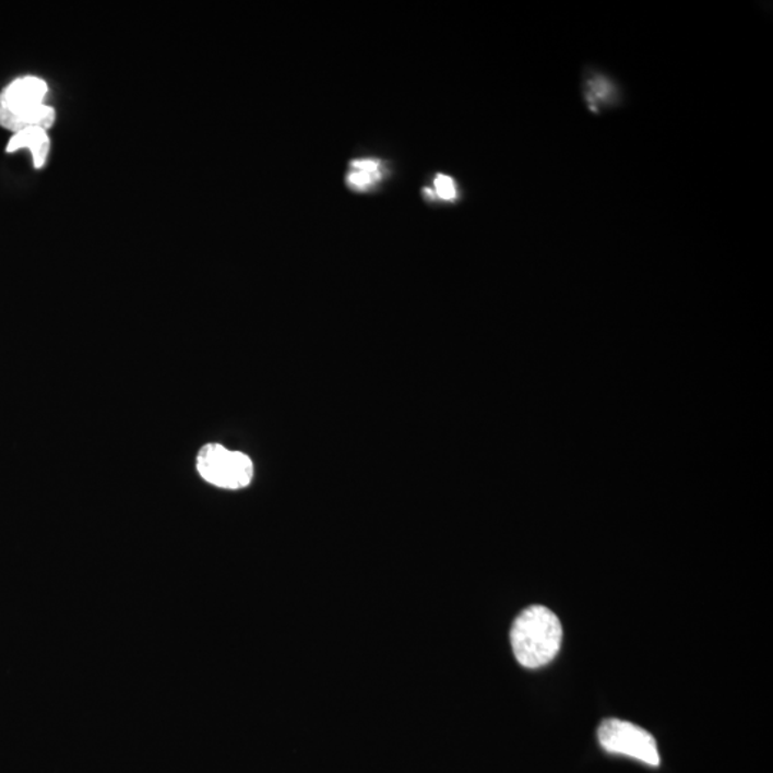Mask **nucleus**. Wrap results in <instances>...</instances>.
<instances>
[{
	"label": "nucleus",
	"mask_w": 773,
	"mask_h": 773,
	"mask_svg": "<svg viewBox=\"0 0 773 773\" xmlns=\"http://www.w3.org/2000/svg\"><path fill=\"white\" fill-rule=\"evenodd\" d=\"M435 187L437 195H439L441 200L453 201L457 198V190H455L453 178L448 177V175H437Z\"/></svg>",
	"instance_id": "nucleus-8"
},
{
	"label": "nucleus",
	"mask_w": 773,
	"mask_h": 773,
	"mask_svg": "<svg viewBox=\"0 0 773 773\" xmlns=\"http://www.w3.org/2000/svg\"><path fill=\"white\" fill-rule=\"evenodd\" d=\"M563 639V628L555 611L535 605L515 618L510 641L519 664L537 669L550 664L558 655Z\"/></svg>",
	"instance_id": "nucleus-1"
},
{
	"label": "nucleus",
	"mask_w": 773,
	"mask_h": 773,
	"mask_svg": "<svg viewBox=\"0 0 773 773\" xmlns=\"http://www.w3.org/2000/svg\"><path fill=\"white\" fill-rule=\"evenodd\" d=\"M381 179L380 164L376 159H356L347 177L348 186L354 190L365 191Z\"/></svg>",
	"instance_id": "nucleus-7"
},
{
	"label": "nucleus",
	"mask_w": 773,
	"mask_h": 773,
	"mask_svg": "<svg viewBox=\"0 0 773 773\" xmlns=\"http://www.w3.org/2000/svg\"><path fill=\"white\" fill-rule=\"evenodd\" d=\"M23 148L29 150L34 155L35 167L43 168L50 150L48 133L40 128H29L15 133L9 141L7 151L15 152Z\"/></svg>",
	"instance_id": "nucleus-6"
},
{
	"label": "nucleus",
	"mask_w": 773,
	"mask_h": 773,
	"mask_svg": "<svg viewBox=\"0 0 773 773\" xmlns=\"http://www.w3.org/2000/svg\"><path fill=\"white\" fill-rule=\"evenodd\" d=\"M55 118H57L55 109L45 104L20 109L0 108V126L15 133L29 128H40L46 131L53 126Z\"/></svg>",
	"instance_id": "nucleus-5"
},
{
	"label": "nucleus",
	"mask_w": 773,
	"mask_h": 773,
	"mask_svg": "<svg viewBox=\"0 0 773 773\" xmlns=\"http://www.w3.org/2000/svg\"><path fill=\"white\" fill-rule=\"evenodd\" d=\"M599 742L607 752L626 754L651 766H659L661 757L655 738L647 730L619 720L602 722Z\"/></svg>",
	"instance_id": "nucleus-3"
},
{
	"label": "nucleus",
	"mask_w": 773,
	"mask_h": 773,
	"mask_svg": "<svg viewBox=\"0 0 773 773\" xmlns=\"http://www.w3.org/2000/svg\"><path fill=\"white\" fill-rule=\"evenodd\" d=\"M48 85L39 78L25 76L12 82L0 94V108L20 109L44 104Z\"/></svg>",
	"instance_id": "nucleus-4"
},
{
	"label": "nucleus",
	"mask_w": 773,
	"mask_h": 773,
	"mask_svg": "<svg viewBox=\"0 0 773 773\" xmlns=\"http://www.w3.org/2000/svg\"><path fill=\"white\" fill-rule=\"evenodd\" d=\"M197 468L205 481L221 489H242L250 485L254 476V466L247 454L221 444L202 448L197 457Z\"/></svg>",
	"instance_id": "nucleus-2"
}]
</instances>
